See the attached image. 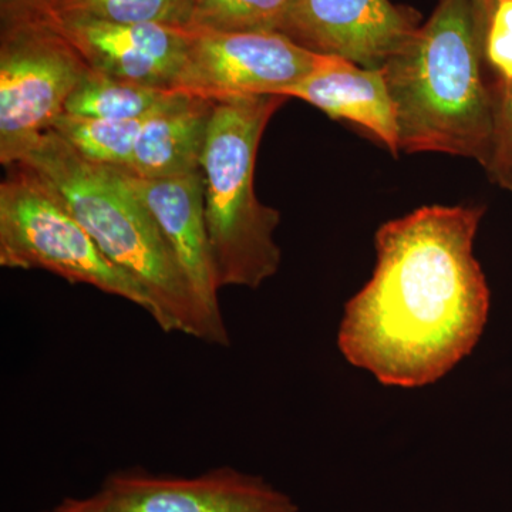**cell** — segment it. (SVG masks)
<instances>
[{
  "label": "cell",
  "mask_w": 512,
  "mask_h": 512,
  "mask_svg": "<svg viewBox=\"0 0 512 512\" xmlns=\"http://www.w3.org/2000/svg\"><path fill=\"white\" fill-rule=\"evenodd\" d=\"M484 207L430 205L382 225L372 279L346 305L338 345L389 386H426L476 348L490 289L474 256Z\"/></svg>",
  "instance_id": "obj_1"
},
{
  "label": "cell",
  "mask_w": 512,
  "mask_h": 512,
  "mask_svg": "<svg viewBox=\"0 0 512 512\" xmlns=\"http://www.w3.org/2000/svg\"><path fill=\"white\" fill-rule=\"evenodd\" d=\"M25 165L55 188L113 264L136 278L164 332L215 346L228 343L212 328L190 282L126 171L86 160L52 130L33 144Z\"/></svg>",
  "instance_id": "obj_2"
},
{
  "label": "cell",
  "mask_w": 512,
  "mask_h": 512,
  "mask_svg": "<svg viewBox=\"0 0 512 512\" xmlns=\"http://www.w3.org/2000/svg\"><path fill=\"white\" fill-rule=\"evenodd\" d=\"M483 49L470 0H441L426 25L382 69L406 153L490 157L494 96L481 74Z\"/></svg>",
  "instance_id": "obj_3"
},
{
  "label": "cell",
  "mask_w": 512,
  "mask_h": 512,
  "mask_svg": "<svg viewBox=\"0 0 512 512\" xmlns=\"http://www.w3.org/2000/svg\"><path fill=\"white\" fill-rule=\"evenodd\" d=\"M286 100L276 94L215 100L201 173L220 289H258L281 265L274 239L281 214L256 197L254 173L262 134Z\"/></svg>",
  "instance_id": "obj_4"
},
{
  "label": "cell",
  "mask_w": 512,
  "mask_h": 512,
  "mask_svg": "<svg viewBox=\"0 0 512 512\" xmlns=\"http://www.w3.org/2000/svg\"><path fill=\"white\" fill-rule=\"evenodd\" d=\"M0 265L43 269L153 315L146 289L101 252L55 188L25 165L0 184Z\"/></svg>",
  "instance_id": "obj_5"
},
{
  "label": "cell",
  "mask_w": 512,
  "mask_h": 512,
  "mask_svg": "<svg viewBox=\"0 0 512 512\" xmlns=\"http://www.w3.org/2000/svg\"><path fill=\"white\" fill-rule=\"evenodd\" d=\"M87 69L49 16L2 26V164H19L33 144L52 128Z\"/></svg>",
  "instance_id": "obj_6"
},
{
  "label": "cell",
  "mask_w": 512,
  "mask_h": 512,
  "mask_svg": "<svg viewBox=\"0 0 512 512\" xmlns=\"http://www.w3.org/2000/svg\"><path fill=\"white\" fill-rule=\"evenodd\" d=\"M339 60L311 52L278 32L191 29L190 49L174 92L210 100L284 96L289 87Z\"/></svg>",
  "instance_id": "obj_7"
},
{
  "label": "cell",
  "mask_w": 512,
  "mask_h": 512,
  "mask_svg": "<svg viewBox=\"0 0 512 512\" xmlns=\"http://www.w3.org/2000/svg\"><path fill=\"white\" fill-rule=\"evenodd\" d=\"M417 29L416 15L390 0H296L275 32L318 55L380 69Z\"/></svg>",
  "instance_id": "obj_8"
},
{
  "label": "cell",
  "mask_w": 512,
  "mask_h": 512,
  "mask_svg": "<svg viewBox=\"0 0 512 512\" xmlns=\"http://www.w3.org/2000/svg\"><path fill=\"white\" fill-rule=\"evenodd\" d=\"M96 494L121 512H298L264 478L228 466L195 477L126 468L110 474Z\"/></svg>",
  "instance_id": "obj_9"
},
{
  "label": "cell",
  "mask_w": 512,
  "mask_h": 512,
  "mask_svg": "<svg viewBox=\"0 0 512 512\" xmlns=\"http://www.w3.org/2000/svg\"><path fill=\"white\" fill-rule=\"evenodd\" d=\"M49 19L93 72L174 92L190 49L191 29L127 25L55 12Z\"/></svg>",
  "instance_id": "obj_10"
},
{
  "label": "cell",
  "mask_w": 512,
  "mask_h": 512,
  "mask_svg": "<svg viewBox=\"0 0 512 512\" xmlns=\"http://www.w3.org/2000/svg\"><path fill=\"white\" fill-rule=\"evenodd\" d=\"M126 174L131 187L157 221L212 328L229 345L228 329L218 301L220 286L208 237L201 171L156 180L136 177L127 171Z\"/></svg>",
  "instance_id": "obj_11"
},
{
  "label": "cell",
  "mask_w": 512,
  "mask_h": 512,
  "mask_svg": "<svg viewBox=\"0 0 512 512\" xmlns=\"http://www.w3.org/2000/svg\"><path fill=\"white\" fill-rule=\"evenodd\" d=\"M284 96L306 101L332 119L366 128L394 156L400 151L396 110L382 69H365L340 59L289 87Z\"/></svg>",
  "instance_id": "obj_12"
},
{
  "label": "cell",
  "mask_w": 512,
  "mask_h": 512,
  "mask_svg": "<svg viewBox=\"0 0 512 512\" xmlns=\"http://www.w3.org/2000/svg\"><path fill=\"white\" fill-rule=\"evenodd\" d=\"M214 104L178 94L170 106L148 117L124 171L150 180L200 173Z\"/></svg>",
  "instance_id": "obj_13"
},
{
  "label": "cell",
  "mask_w": 512,
  "mask_h": 512,
  "mask_svg": "<svg viewBox=\"0 0 512 512\" xmlns=\"http://www.w3.org/2000/svg\"><path fill=\"white\" fill-rule=\"evenodd\" d=\"M178 94L87 69L67 99L63 113L87 119H144L170 106Z\"/></svg>",
  "instance_id": "obj_14"
},
{
  "label": "cell",
  "mask_w": 512,
  "mask_h": 512,
  "mask_svg": "<svg viewBox=\"0 0 512 512\" xmlns=\"http://www.w3.org/2000/svg\"><path fill=\"white\" fill-rule=\"evenodd\" d=\"M147 119L101 120L62 113L50 130L86 160L128 170Z\"/></svg>",
  "instance_id": "obj_15"
},
{
  "label": "cell",
  "mask_w": 512,
  "mask_h": 512,
  "mask_svg": "<svg viewBox=\"0 0 512 512\" xmlns=\"http://www.w3.org/2000/svg\"><path fill=\"white\" fill-rule=\"evenodd\" d=\"M197 0H60L55 13L127 23L191 29Z\"/></svg>",
  "instance_id": "obj_16"
},
{
  "label": "cell",
  "mask_w": 512,
  "mask_h": 512,
  "mask_svg": "<svg viewBox=\"0 0 512 512\" xmlns=\"http://www.w3.org/2000/svg\"><path fill=\"white\" fill-rule=\"evenodd\" d=\"M296 0H197L191 29L275 32Z\"/></svg>",
  "instance_id": "obj_17"
},
{
  "label": "cell",
  "mask_w": 512,
  "mask_h": 512,
  "mask_svg": "<svg viewBox=\"0 0 512 512\" xmlns=\"http://www.w3.org/2000/svg\"><path fill=\"white\" fill-rule=\"evenodd\" d=\"M493 96V143L484 168L493 183L512 192V82L498 80Z\"/></svg>",
  "instance_id": "obj_18"
},
{
  "label": "cell",
  "mask_w": 512,
  "mask_h": 512,
  "mask_svg": "<svg viewBox=\"0 0 512 512\" xmlns=\"http://www.w3.org/2000/svg\"><path fill=\"white\" fill-rule=\"evenodd\" d=\"M484 60L498 80L512 82V0H500L484 40Z\"/></svg>",
  "instance_id": "obj_19"
},
{
  "label": "cell",
  "mask_w": 512,
  "mask_h": 512,
  "mask_svg": "<svg viewBox=\"0 0 512 512\" xmlns=\"http://www.w3.org/2000/svg\"><path fill=\"white\" fill-rule=\"evenodd\" d=\"M60 0H0L2 26L23 20L46 18L55 12Z\"/></svg>",
  "instance_id": "obj_20"
},
{
  "label": "cell",
  "mask_w": 512,
  "mask_h": 512,
  "mask_svg": "<svg viewBox=\"0 0 512 512\" xmlns=\"http://www.w3.org/2000/svg\"><path fill=\"white\" fill-rule=\"evenodd\" d=\"M45 512H121L104 503L97 494L87 498H64L52 510Z\"/></svg>",
  "instance_id": "obj_21"
},
{
  "label": "cell",
  "mask_w": 512,
  "mask_h": 512,
  "mask_svg": "<svg viewBox=\"0 0 512 512\" xmlns=\"http://www.w3.org/2000/svg\"><path fill=\"white\" fill-rule=\"evenodd\" d=\"M498 2L500 0H470L474 28H476L478 42H480L481 49H483V56L485 35H487L488 25H490L491 16H493Z\"/></svg>",
  "instance_id": "obj_22"
}]
</instances>
